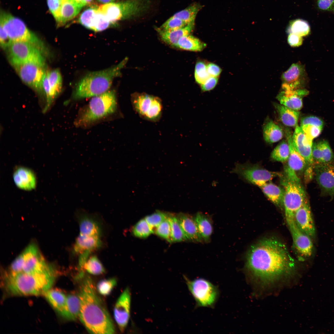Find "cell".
<instances>
[{"instance_id": "obj_44", "label": "cell", "mask_w": 334, "mask_h": 334, "mask_svg": "<svg viewBox=\"0 0 334 334\" xmlns=\"http://www.w3.org/2000/svg\"><path fill=\"white\" fill-rule=\"evenodd\" d=\"M117 284V280L114 277L101 280L97 283L96 288L100 294L106 296L111 293Z\"/></svg>"}, {"instance_id": "obj_3", "label": "cell", "mask_w": 334, "mask_h": 334, "mask_svg": "<svg viewBox=\"0 0 334 334\" xmlns=\"http://www.w3.org/2000/svg\"><path fill=\"white\" fill-rule=\"evenodd\" d=\"M55 269L41 273L6 272L3 286L9 294L14 296L44 295L51 289L55 281Z\"/></svg>"}, {"instance_id": "obj_42", "label": "cell", "mask_w": 334, "mask_h": 334, "mask_svg": "<svg viewBox=\"0 0 334 334\" xmlns=\"http://www.w3.org/2000/svg\"><path fill=\"white\" fill-rule=\"evenodd\" d=\"M171 225L172 242H180L187 240L177 217L169 216Z\"/></svg>"}, {"instance_id": "obj_30", "label": "cell", "mask_w": 334, "mask_h": 334, "mask_svg": "<svg viewBox=\"0 0 334 334\" xmlns=\"http://www.w3.org/2000/svg\"><path fill=\"white\" fill-rule=\"evenodd\" d=\"M82 7L74 0H62L58 24H64L73 19L79 14Z\"/></svg>"}, {"instance_id": "obj_60", "label": "cell", "mask_w": 334, "mask_h": 334, "mask_svg": "<svg viewBox=\"0 0 334 334\" xmlns=\"http://www.w3.org/2000/svg\"><path fill=\"white\" fill-rule=\"evenodd\" d=\"M98 1L100 2L103 3H108L112 2L115 0H98Z\"/></svg>"}, {"instance_id": "obj_34", "label": "cell", "mask_w": 334, "mask_h": 334, "mask_svg": "<svg viewBox=\"0 0 334 334\" xmlns=\"http://www.w3.org/2000/svg\"><path fill=\"white\" fill-rule=\"evenodd\" d=\"M206 45L198 38L190 34L181 37L178 40L177 47L184 50L201 51Z\"/></svg>"}, {"instance_id": "obj_59", "label": "cell", "mask_w": 334, "mask_h": 334, "mask_svg": "<svg viewBox=\"0 0 334 334\" xmlns=\"http://www.w3.org/2000/svg\"><path fill=\"white\" fill-rule=\"evenodd\" d=\"M77 3H78L79 5L82 7H83L86 5V3L84 0H74Z\"/></svg>"}, {"instance_id": "obj_6", "label": "cell", "mask_w": 334, "mask_h": 334, "mask_svg": "<svg viewBox=\"0 0 334 334\" xmlns=\"http://www.w3.org/2000/svg\"><path fill=\"white\" fill-rule=\"evenodd\" d=\"M79 233L75 241L77 247L82 250L93 251L101 247L103 228L96 217L84 210L77 211Z\"/></svg>"}, {"instance_id": "obj_26", "label": "cell", "mask_w": 334, "mask_h": 334, "mask_svg": "<svg viewBox=\"0 0 334 334\" xmlns=\"http://www.w3.org/2000/svg\"><path fill=\"white\" fill-rule=\"evenodd\" d=\"M312 155L315 165L332 162L334 155L327 141L323 140L313 143Z\"/></svg>"}, {"instance_id": "obj_47", "label": "cell", "mask_w": 334, "mask_h": 334, "mask_svg": "<svg viewBox=\"0 0 334 334\" xmlns=\"http://www.w3.org/2000/svg\"><path fill=\"white\" fill-rule=\"evenodd\" d=\"M187 25L181 19L172 16L159 28L163 30L169 31L180 28Z\"/></svg>"}, {"instance_id": "obj_28", "label": "cell", "mask_w": 334, "mask_h": 334, "mask_svg": "<svg viewBox=\"0 0 334 334\" xmlns=\"http://www.w3.org/2000/svg\"><path fill=\"white\" fill-rule=\"evenodd\" d=\"M285 131L286 140L290 149L287 165L296 173L302 172L308 165L305 159L295 149L293 144L292 135L291 132L287 129Z\"/></svg>"}, {"instance_id": "obj_2", "label": "cell", "mask_w": 334, "mask_h": 334, "mask_svg": "<svg viewBox=\"0 0 334 334\" xmlns=\"http://www.w3.org/2000/svg\"><path fill=\"white\" fill-rule=\"evenodd\" d=\"M78 293L80 308L79 319L89 333L113 334L115 332L113 321L94 282L88 276L82 279Z\"/></svg>"}, {"instance_id": "obj_15", "label": "cell", "mask_w": 334, "mask_h": 334, "mask_svg": "<svg viewBox=\"0 0 334 334\" xmlns=\"http://www.w3.org/2000/svg\"><path fill=\"white\" fill-rule=\"evenodd\" d=\"M13 66L25 84L38 93H44L42 82L46 71L44 66L37 63H28Z\"/></svg>"}, {"instance_id": "obj_36", "label": "cell", "mask_w": 334, "mask_h": 334, "mask_svg": "<svg viewBox=\"0 0 334 334\" xmlns=\"http://www.w3.org/2000/svg\"><path fill=\"white\" fill-rule=\"evenodd\" d=\"M202 7L199 3H195L176 13L173 16L180 19L187 24L194 23L197 13Z\"/></svg>"}, {"instance_id": "obj_55", "label": "cell", "mask_w": 334, "mask_h": 334, "mask_svg": "<svg viewBox=\"0 0 334 334\" xmlns=\"http://www.w3.org/2000/svg\"><path fill=\"white\" fill-rule=\"evenodd\" d=\"M317 5L318 8L322 10H334V0H317Z\"/></svg>"}, {"instance_id": "obj_38", "label": "cell", "mask_w": 334, "mask_h": 334, "mask_svg": "<svg viewBox=\"0 0 334 334\" xmlns=\"http://www.w3.org/2000/svg\"><path fill=\"white\" fill-rule=\"evenodd\" d=\"M310 28L306 21L300 19L292 21L289 24L287 32L289 34L293 33L302 37L308 35Z\"/></svg>"}, {"instance_id": "obj_49", "label": "cell", "mask_w": 334, "mask_h": 334, "mask_svg": "<svg viewBox=\"0 0 334 334\" xmlns=\"http://www.w3.org/2000/svg\"><path fill=\"white\" fill-rule=\"evenodd\" d=\"M112 24L97 8L94 31L100 32L106 29Z\"/></svg>"}, {"instance_id": "obj_19", "label": "cell", "mask_w": 334, "mask_h": 334, "mask_svg": "<svg viewBox=\"0 0 334 334\" xmlns=\"http://www.w3.org/2000/svg\"><path fill=\"white\" fill-rule=\"evenodd\" d=\"M316 181L322 189L330 195H334V163L314 165Z\"/></svg>"}, {"instance_id": "obj_52", "label": "cell", "mask_w": 334, "mask_h": 334, "mask_svg": "<svg viewBox=\"0 0 334 334\" xmlns=\"http://www.w3.org/2000/svg\"><path fill=\"white\" fill-rule=\"evenodd\" d=\"M301 125L309 124L323 128L324 123L320 118L315 116H308L303 118L301 120Z\"/></svg>"}, {"instance_id": "obj_37", "label": "cell", "mask_w": 334, "mask_h": 334, "mask_svg": "<svg viewBox=\"0 0 334 334\" xmlns=\"http://www.w3.org/2000/svg\"><path fill=\"white\" fill-rule=\"evenodd\" d=\"M83 270L93 275H99L105 272L104 266L96 255L89 257L83 266Z\"/></svg>"}, {"instance_id": "obj_5", "label": "cell", "mask_w": 334, "mask_h": 334, "mask_svg": "<svg viewBox=\"0 0 334 334\" xmlns=\"http://www.w3.org/2000/svg\"><path fill=\"white\" fill-rule=\"evenodd\" d=\"M116 95L114 90H108L93 97L82 109L75 122L77 127H84L113 113L117 108Z\"/></svg>"}, {"instance_id": "obj_24", "label": "cell", "mask_w": 334, "mask_h": 334, "mask_svg": "<svg viewBox=\"0 0 334 334\" xmlns=\"http://www.w3.org/2000/svg\"><path fill=\"white\" fill-rule=\"evenodd\" d=\"M47 301L63 318L73 320L68 307L66 296L62 292L51 289L44 294Z\"/></svg>"}, {"instance_id": "obj_13", "label": "cell", "mask_w": 334, "mask_h": 334, "mask_svg": "<svg viewBox=\"0 0 334 334\" xmlns=\"http://www.w3.org/2000/svg\"><path fill=\"white\" fill-rule=\"evenodd\" d=\"M10 61L13 66L35 63L45 66L42 51L35 45L25 42L12 43L7 49Z\"/></svg>"}, {"instance_id": "obj_48", "label": "cell", "mask_w": 334, "mask_h": 334, "mask_svg": "<svg viewBox=\"0 0 334 334\" xmlns=\"http://www.w3.org/2000/svg\"><path fill=\"white\" fill-rule=\"evenodd\" d=\"M168 216L165 213L157 211L145 217V219L151 228L153 230L156 228Z\"/></svg>"}, {"instance_id": "obj_16", "label": "cell", "mask_w": 334, "mask_h": 334, "mask_svg": "<svg viewBox=\"0 0 334 334\" xmlns=\"http://www.w3.org/2000/svg\"><path fill=\"white\" fill-rule=\"evenodd\" d=\"M286 221L289 229L294 248L301 257H310L314 251V245L311 238L303 232L298 227L294 219L287 220Z\"/></svg>"}, {"instance_id": "obj_56", "label": "cell", "mask_w": 334, "mask_h": 334, "mask_svg": "<svg viewBox=\"0 0 334 334\" xmlns=\"http://www.w3.org/2000/svg\"><path fill=\"white\" fill-rule=\"evenodd\" d=\"M287 42L291 47H298L302 44L303 39L302 37L298 35L290 33L288 37Z\"/></svg>"}, {"instance_id": "obj_41", "label": "cell", "mask_w": 334, "mask_h": 334, "mask_svg": "<svg viewBox=\"0 0 334 334\" xmlns=\"http://www.w3.org/2000/svg\"><path fill=\"white\" fill-rule=\"evenodd\" d=\"M69 310L73 320L79 319L80 303L78 293H71L66 296Z\"/></svg>"}, {"instance_id": "obj_46", "label": "cell", "mask_w": 334, "mask_h": 334, "mask_svg": "<svg viewBox=\"0 0 334 334\" xmlns=\"http://www.w3.org/2000/svg\"><path fill=\"white\" fill-rule=\"evenodd\" d=\"M155 231L159 236L169 242H172L171 225L169 216L156 228Z\"/></svg>"}, {"instance_id": "obj_53", "label": "cell", "mask_w": 334, "mask_h": 334, "mask_svg": "<svg viewBox=\"0 0 334 334\" xmlns=\"http://www.w3.org/2000/svg\"><path fill=\"white\" fill-rule=\"evenodd\" d=\"M218 80V77L210 76L200 85L202 91L203 92H207L212 90L217 84Z\"/></svg>"}, {"instance_id": "obj_22", "label": "cell", "mask_w": 334, "mask_h": 334, "mask_svg": "<svg viewBox=\"0 0 334 334\" xmlns=\"http://www.w3.org/2000/svg\"><path fill=\"white\" fill-rule=\"evenodd\" d=\"M308 93L305 89L294 90L282 89L276 96L280 104L295 110L298 111L303 106L302 97Z\"/></svg>"}, {"instance_id": "obj_4", "label": "cell", "mask_w": 334, "mask_h": 334, "mask_svg": "<svg viewBox=\"0 0 334 334\" xmlns=\"http://www.w3.org/2000/svg\"><path fill=\"white\" fill-rule=\"evenodd\" d=\"M127 59L126 58L113 66L87 74L76 84L73 94L74 99L93 97L109 90L113 79L121 75V69Z\"/></svg>"}, {"instance_id": "obj_57", "label": "cell", "mask_w": 334, "mask_h": 334, "mask_svg": "<svg viewBox=\"0 0 334 334\" xmlns=\"http://www.w3.org/2000/svg\"><path fill=\"white\" fill-rule=\"evenodd\" d=\"M208 72L210 76L218 77L221 72L222 70L217 65L211 62L207 65Z\"/></svg>"}, {"instance_id": "obj_35", "label": "cell", "mask_w": 334, "mask_h": 334, "mask_svg": "<svg viewBox=\"0 0 334 334\" xmlns=\"http://www.w3.org/2000/svg\"><path fill=\"white\" fill-rule=\"evenodd\" d=\"M47 74L50 88L51 101L52 103L61 91L62 77L59 70L57 69L47 71Z\"/></svg>"}, {"instance_id": "obj_7", "label": "cell", "mask_w": 334, "mask_h": 334, "mask_svg": "<svg viewBox=\"0 0 334 334\" xmlns=\"http://www.w3.org/2000/svg\"><path fill=\"white\" fill-rule=\"evenodd\" d=\"M40 252L36 245H28L13 261L9 271L15 273H41L54 269Z\"/></svg>"}, {"instance_id": "obj_25", "label": "cell", "mask_w": 334, "mask_h": 334, "mask_svg": "<svg viewBox=\"0 0 334 334\" xmlns=\"http://www.w3.org/2000/svg\"><path fill=\"white\" fill-rule=\"evenodd\" d=\"M177 217L187 240L199 242L203 241L199 233L195 217L183 213L179 214Z\"/></svg>"}, {"instance_id": "obj_29", "label": "cell", "mask_w": 334, "mask_h": 334, "mask_svg": "<svg viewBox=\"0 0 334 334\" xmlns=\"http://www.w3.org/2000/svg\"><path fill=\"white\" fill-rule=\"evenodd\" d=\"M274 105L280 119L284 125L291 127H296L298 125L300 114L298 111L281 104L274 103Z\"/></svg>"}, {"instance_id": "obj_32", "label": "cell", "mask_w": 334, "mask_h": 334, "mask_svg": "<svg viewBox=\"0 0 334 334\" xmlns=\"http://www.w3.org/2000/svg\"><path fill=\"white\" fill-rule=\"evenodd\" d=\"M263 131L264 140L269 143L280 140L284 136V132L281 128L272 120L265 123Z\"/></svg>"}, {"instance_id": "obj_33", "label": "cell", "mask_w": 334, "mask_h": 334, "mask_svg": "<svg viewBox=\"0 0 334 334\" xmlns=\"http://www.w3.org/2000/svg\"><path fill=\"white\" fill-rule=\"evenodd\" d=\"M260 188L268 198L275 205L280 206L283 205L284 190L280 187L268 182Z\"/></svg>"}, {"instance_id": "obj_20", "label": "cell", "mask_w": 334, "mask_h": 334, "mask_svg": "<svg viewBox=\"0 0 334 334\" xmlns=\"http://www.w3.org/2000/svg\"><path fill=\"white\" fill-rule=\"evenodd\" d=\"M307 199L295 213L294 220L298 227L311 238L315 237L316 230L312 213Z\"/></svg>"}, {"instance_id": "obj_27", "label": "cell", "mask_w": 334, "mask_h": 334, "mask_svg": "<svg viewBox=\"0 0 334 334\" xmlns=\"http://www.w3.org/2000/svg\"><path fill=\"white\" fill-rule=\"evenodd\" d=\"M194 25V23H193L175 30L165 31L157 27L156 28V30L164 42L171 46L177 47L179 39L183 36L190 34Z\"/></svg>"}, {"instance_id": "obj_18", "label": "cell", "mask_w": 334, "mask_h": 334, "mask_svg": "<svg viewBox=\"0 0 334 334\" xmlns=\"http://www.w3.org/2000/svg\"><path fill=\"white\" fill-rule=\"evenodd\" d=\"M131 298L130 290L128 287L120 295L114 307V319L121 332H124L129 321Z\"/></svg>"}, {"instance_id": "obj_21", "label": "cell", "mask_w": 334, "mask_h": 334, "mask_svg": "<svg viewBox=\"0 0 334 334\" xmlns=\"http://www.w3.org/2000/svg\"><path fill=\"white\" fill-rule=\"evenodd\" d=\"M295 149L305 159L308 165L313 164L312 151L313 141L306 136L300 126L297 125L292 135Z\"/></svg>"}, {"instance_id": "obj_39", "label": "cell", "mask_w": 334, "mask_h": 334, "mask_svg": "<svg viewBox=\"0 0 334 334\" xmlns=\"http://www.w3.org/2000/svg\"><path fill=\"white\" fill-rule=\"evenodd\" d=\"M97 7L94 6L85 10L79 17V22L87 28L94 31Z\"/></svg>"}, {"instance_id": "obj_61", "label": "cell", "mask_w": 334, "mask_h": 334, "mask_svg": "<svg viewBox=\"0 0 334 334\" xmlns=\"http://www.w3.org/2000/svg\"><path fill=\"white\" fill-rule=\"evenodd\" d=\"M85 2L86 5H92L93 3V0H84Z\"/></svg>"}, {"instance_id": "obj_1", "label": "cell", "mask_w": 334, "mask_h": 334, "mask_svg": "<svg viewBox=\"0 0 334 334\" xmlns=\"http://www.w3.org/2000/svg\"><path fill=\"white\" fill-rule=\"evenodd\" d=\"M245 259L247 274L264 283L289 275L296 266L286 245L272 237L263 238L252 246Z\"/></svg>"}, {"instance_id": "obj_9", "label": "cell", "mask_w": 334, "mask_h": 334, "mask_svg": "<svg viewBox=\"0 0 334 334\" xmlns=\"http://www.w3.org/2000/svg\"><path fill=\"white\" fill-rule=\"evenodd\" d=\"M131 100L133 110L140 118L153 122L160 120L163 110L160 98L145 93L136 92L131 95Z\"/></svg>"}, {"instance_id": "obj_43", "label": "cell", "mask_w": 334, "mask_h": 334, "mask_svg": "<svg viewBox=\"0 0 334 334\" xmlns=\"http://www.w3.org/2000/svg\"><path fill=\"white\" fill-rule=\"evenodd\" d=\"M134 236L140 238H146L154 232L145 218L139 221L133 227L132 230Z\"/></svg>"}, {"instance_id": "obj_14", "label": "cell", "mask_w": 334, "mask_h": 334, "mask_svg": "<svg viewBox=\"0 0 334 334\" xmlns=\"http://www.w3.org/2000/svg\"><path fill=\"white\" fill-rule=\"evenodd\" d=\"M230 173L237 174L240 178L259 187L276 177L281 175L259 166L238 163L235 164Z\"/></svg>"}, {"instance_id": "obj_23", "label": "cell", "mask_w": 334, "mask_h": 334, "mask_svg": "<svg viewBox=\"0 0 334 334\" xmlns=\"http://www.w3.org/2000/svg\"><path fill=\"white\" fill-rule=\"evenodd\" d=\"M14 181L18 188L26 191L34 189L37 185L36 175L32 169L24 166H18L13 172Z\"/></svg>"}, {"instance_id": "obj_12", "label": "cell", "mask_w": 334, "mask_h": 334, "mask_svg": "<svg viewBox=\"0 0 334 334\" xmlns=\"http://www.w3.org/2000/svg\"><path fill=\"white\" fill-rule=\"evenodd\" d=\"M280 177L284 188L283 205L286 220L293 219L295 213L307 199L306 194L300 182L290 180L286 176Z\"/></svg>"}, {"instance_id": "obj_45", "label": "cell", "mask_w": 334, "mask_h": 334, "mask_svg": "<svg viewBox=\"0 0 334 334\" xmlns=\"http://www.w3.org/2000/svg\"><path fill=\"white\" fill-rule=\"evenodd\" d=\"M205 62L199 61L196 63L195 70V78L196 82L200 85L203 84L210 76L209 75Z\"/></svg>"}, {"instance_id": "obj_51", "label": "cell", "mask_w": 334, "mask_h": 334, "mask_svg": "<svg viewBox=\"0 0 334 334\" xmlns=\"http://www.w3.org/2000/svg\"><path fill=\"white\" fill-rule=\"evenodd\" d=\"M300 126L308 138L312 141L319 135L323 129L309 124L301 125Z\"/></svg>"}, {"instance_id": "obj_11", "label": "cell", "mask_w": 334, "mask_h": 334, "mask_svg": "<svg viewBox=\"0 0 334 334\" xmlns=\"http://www.w3.org/2000/svg\"><path fill=\"white\" fill-rule=\"evenodd\" d=\"M188 289L195 302L196 307L213 308L219 296L218 287L203 278L190 280L184 276Z\"/></svg>"}, {"instance_id": "obj_58", "label": "cell", "mask_w": 334, "mask_h": 334, "mask_svg": "<svg viewBox=\"0 0 334 334\" xmlns=\"http://www.w3.org/2000/svg\"><path fill=\"white\" fill-rule=\"evenodd\" d=\"M285 176L289 179L294 182H300V179L297 175L296 173L287 165L285 167Z\"/></svg>"}, {"instance_id": "obj_17", "label": "cell", "mask_w": 334, "mask_h": 334, "mask_svg": "<svg viewBox=\"0 0 334 334\" xmlns=\"http://www.w3.org/2000/svg\"><path fill=\"white\" fill-rule=\"evenodd\" d=\"M282 89L294 90L302 88L307 80L304 66L298 62L293 64L281 76Z\"/></svg>"}, {"instance_id": "obj_40", "label": "cell", "mask_w": 334, "mask_h": 334, "mask_svg": "<svg viewBox=\"0 0 334 334\" xmlns=\"http://www.w3.org/2000/svg\"><path fill=\"white\" fill-rule=\"evenodd\" d=\"M289 153L288 143L287 140H283L273 150L271 154V157L275 161L285 162L288 161Z\"/></svg>"}, {"instance_id": "obj_54", "label": "cell", "mask_w": 334, "mask_h": 334, "mask_svg": "<svg viewBox=\"0 0 334 334\" xmlns=\"http://www.w3.org/2000/svg\"><path fill=\"white\" fill-rule=\"evenodd\" d=\"M0 43L4 49H7L12 43L3 27L0 25Z\"/></svg>"}, {"instance_id": "obj_8", "label": "cell", "mask_w": 334, "mask_h": 334, "mask_svg": "<svg viewBox=\"0 0 334 334\" xmlns=\"http://www.w3.org/2000/svg\"><path fill=\"white\" fill-rule=\"evenodd\" d=\"M147 0H128L109 3L98 7L99 10L111 24L139 15L148 6Z\"/></svg>"}, {"instance_id": "obj_31", "label": "cell", "mask_w": 334, "mask_h": 334, "mask_svg": "<svg viewBox=\"0 0 334 334\" xmlns=\"http://www.w3.org/2000/svg\"><path fill=\"white\" fill-rule=\"evenodd\" d=\"M194 217L199 233L203 241L208 242L213 231L211 220L208 215L201 212L197 213Z\"/></svg>"}, {"instance_id": "obj_50", "label": "cell", "mask_w": 334, "mask_h": 334, "mask_svg": "<svg viewBox=\"0 0 334 334\" xmlns=\"http://www.w3.org/2000/svg\"><path fill=\"white\" fill-rule=\"evenodd\" d=\"M49 10L57 23L59 24L60 17L62 0H47Z\"/></svg>"}, {"instance_id": "obj_10", "label": "cell", "mask_w": 334, "mask_h": 334, "mask_svg": "<svg viewBox=\"0 0 334 334\" xmlns=\"http://www.w3.org/2000/svg\"><path fill=\"white\" fill-rule=\"evenodd\" d=\"M0 22V25L3 27L12 42L29 43L43 51L44 47L42 42L21 19L9 13L2 12L1 13Z\"/></svg>"}]
</instances>
